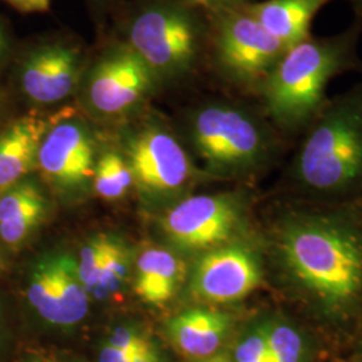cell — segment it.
Returning <instances> with one entry per match:
<instances>
[{"label":"cell","mask_w":362,"mask_h":362,"mask_svg":"<svg viewBox=\"0 0 362 362\" xmlns=\"http://www.w3.org/2000/svg\"><path fill=\"white\" fill-rule=\"evenodd\" d=\"M286 270L329 317H341L362 298V233L318 216L287 220L279 235Z\"/></svg>","instance_id":"cell-1"},{"label":"cell","mask_w":362,"mask_h":362,"mask_svg":"<svg viewBox=\"0 0 362 362\" xmlns=\"http://www.w3.org/2000/svg\"><path fill=\"white\" fill-rule=\"evenodd\" d=\"M361 27L332 37L309 38L286 50L259 94L272 119L286 130L310 125L322 110L333 78L358 65Z\"/></svg>","instance_id":"cell-2"},{"label":"cell","mask_w":362,"mask_h":362,"mask_svg":"<svg viewBox=\"0 0 362 362\" xmlns=\"http://www.w3.org/2000/svg\"><path fill=\"white\" fill-rule=\"evenodd\" d=\"M293 168L298 181L315 192H345L362 184V83L325 104Z\"/></svg>","instance_id":"cell-3"},{"label":"cell","mask_w":362,"mask_h":362,"mask_svg":"<svg viewBox=\"0 0 362 362\" xmlns=\"http://www.w3.org/2000/svg\"><path fill=\"white\" fill-rule=\"evenodd\" d=\"M189 139L208 170L221 176L254 172L269 163L275 149L272 132L259 117L221 101L194 110Z\"/></svg>","instance_id":"cell-4"},{"label":"cell","mask_w":362,"mask_h":362,"mask_svg":"<svg viewBox=\"0 0 362 362\" xmlns=\"http://www.w3.org/2000/svg\"><path fill=\"white\" fill-rule=\"evenodd\" d=\"M194 10L185 3L158 1L130 23L128 45L160 82L185 77L197 64L206 27Z\"/></svg>","instance_id":"cell-5"},{"label":"cell","mask_w":362,"mask_h":362,"mask_svg":"<svg viewBox=\"0 0 362 362\" xmlns=\"http://www.w3.org/2000/svg\"><path fill=\"white\" fill-rule=\"evenodd\" d=\"M286 50L246 6L214 15V61L233 85L259 93Z\"/></svg>","instance_id":"cell-6"},{"label":"cell","mask_w":362,"mask_h":362,"mask_svg":"<svg viewBox=\"0 0 362 362\" xmlns=\"http://www.w3.org/2000/svg\"><path fill=\"white\" fill-rule=\"evenodd\" d=\"M160 83L129 45L116 46L85 73L83 98L94 115L124 116L143 104Z\"/></svg>","instance_id":"cell-7"},{"label":"cell","mask_w":362,"mask_h":362,"mask_svg":"<svg viewBox=\"0 0 362 362\" xmlns=\"http://www.w3.org/2000/svg\"><path fill=\"white\" fill-rule=\"evenodd\" d=\"M26 298L39 320L57 329L81 324L90 305V296L78 274L77 259L65 252H50L33 263Z\"/></svg>","instance_id":"cell-8"},{"label":"cell","mask_w":362,"mask_h":362,"mask_svg":"<svg viewBox=\"0 0 362 362\" xmlns=\"http://www.w3.org/2000/svg\"><path fill=\"white\" fill-rule=\"evenodd\" d=\"M122 151L134 184L146 194L165 196L180 192L194 176L189 156L177 139L160 125H143L129 133Z\"/></svg>","instance_id":"cell-9"},{"label":"cell","mask_w":362,"mask_h":362,"mask_svg":"<svg viewBox=\"0 0 362 362\" xmlns=\"http://www.w3.org/2000/svg\"><path fill=\"white\" fill-rule=\"evenodd\" d=\"M95 143L88 125L74 116L52 118L39 145L37 169L55 189L73 194L93 182Z\"/></svg>","instance_id":"cell-10"},{"label":"cell","mask_w":362,"mask_h":362,"mask_svg":"<svg viewBox=\"0 0 362 362\" xmlns=\"http://www.w3.org/2000/svg\"><path fill=\"white\" fill-rule=\"evenodd\" d=\"M238 223L239 208L230 196L197 194L170 208L161 219V230L181 250L209 251L223 246Z\"/></svg>","instance_id":"cell-11"},{"label":"cell","mask_w":362,"mask_h":362,"mask_svg":"<svg viewBox=\"0 0 362 362\" xmlns=\"http://www.w3.org/2000/svg\"><path fill=\"white\" fill-rule=\"evenodd\" d=\"M255 255L240 246H220L207 251L196 263L191 293L209 303H230L247 297L260 284Z\"/></svg>","instance_id":"cell-12"},{"label":"cell","mask_w":362,"mask_h":362,"mask_svg":"<svg viewBox=\"0 0 362 362\" xmlns=\"http://www.w3.org/2000/svg\"><path fill=\"white\" fill-rule=\"evenodd\" d=\"M81 77V54L64 43L42 45L30 50L18 69L21 90L37 105L64 101L79 86Z\"/></svg>","instance_id":"cell-13"},{"label":"cell","mask_w":362,"mask_h":362,"mask_svg":"<svg viewBox=\"0 0 362 362\" xmlns=\"http://www.w3.org/2000/svg\"><path fill=\"white\" fill-rule=\"evenodd\" d=\"M233 317L211 308L185 309L167 322V337L181 356L194 361L219 353L231 332Z\"/></svg>","instance_id":"cell-14"},{"label":"cell","mask_w":362,"mask_h":362,"mask_svg":"<svg viewBox=\"0 0 362 362\" xmlns=\"http://www.w3.org/2000/svg\"><path fill=\"white\" fill-rule=\"evenodd\" d=\"M49 202L38 181L26 177L0 196V246L19 251L47 216Z\"/></svg>","instance_id":"cell-15"},{"label":"cell","mask_w":362,"mask_h":362,"mask_svg":"<svg viewBox=\"0 0 362 362\" xmlns=\"http://www.w3.org/2000/svg\"><path fill=\"white\" fill-rule=\"evenodd\" d=\"M49 122L27 115L0 132V196L37 169L39 145Z\"/></svg>","instance_id":"cell-16"},{"label":"cell","mask_w":362,"mask_h":362,"mask_svg":"<svg viewBox=\"0 0 362 362\" xmlns=\"http://www.w3.org/2000/svg\"><path fill=\"white\" fill-rule=\"evenodd\" d=\"M185 263L164 247H145L136 263L134 291L145 305H167L185 279Z\"/></svg>","instance_id":"cell-17"},{"label":"cell","mask_w":362,"mask_h":362,"mask_svg":"<svg viewBox=\"0 0 362 362\" xmlns=\"http://www.w3.org/2000/svg\"><path fill=\"white\" fill-rule=\"evenodd\" d=\"M332 0H263L246 8L286 49L310 37L311 23Z\"/></svg>","instance_id":"cell-18"},{"label":"cell","mask_w":362,"mask_h":362,"mask_svg":"<svg viewBox=\"0 0 362 362\" xmlns=\"http://www.w3.org/2000/svg\"><path fill=\"white\" fill-rule=\"evenodd\" d=\"M91 184L95 194L105 200H117L128 194L134 179L124 155L106 151L98 156Z\"/></svg>","instance_id":"cell-19"},{"label":"cell","mask_w":362,"mask_h":362,"mask_svg":"<svg viewBox=\"0 0 362 362\" xmlns=\"http://www.w3.org/2000/svg\"><path fill=\"white\" fill-rule=\"evenodd\" d=\"M130 254L128 247L112 236L103 264L95 276L90 297L106 300L117 294L129 278Z\"/></svg>","instance_id":"cell-20"},{"label":"cell","mask_w":362,"mask_h":362,"mask_svg":"<svg viewBox=\"0 0 362 362\" xmlns=\"http://www.w3.org/2000/svg\"><path fill=\"white\" fill-rule=\"evenodd\" d=\"M269 361L308 362L309 342L296 325L282 318L269 320Z\"/></svg>","instance_id":"cell-21"},{"label":"cell","mask_w":362,"mask_h":362,"mask_svg":"<svg viewBox=\"0 0 362 362\" xmlns=\"http://www.w3.org/2000/svg\"><path fill=\"white\" fill-rule=\"evenodd\" d=\"M269 320L250 325L238 338L231 353L233 362L269 361Z\"/></svg>","instance_id":"cell-22"},{"label":"cell","mask_w":362,"mask_h":362,"mask_svg":"<svg viewBox=\"0 0 362 362\" xmlns=\"http://www.w3.org/2000/svg\"><path fill=\"white\" fill-rule=\"evenodd\" d=\"M110 240H112V236L106 233L91 236L90 239L85 242V245L79 251L77 259L78 274H79L81 282L88 290L89 296L94 285L95 276L98 274V270L106 255V251L110 245Z\"/></svg>","instance_id":"cell-23"},{"label":"cell","mask_w":362,"mask_h":362,"mask_svg":"<svg viewBox=\"0 0 362 362\" xmlns=\"http://www.w3.org/2000/svg\"><path fill=\"white\" fill-rule=\"evenodd\" d=\"M104 344L110 345L117 349L129 351V353H140L151 349L156 345L155 341L149 334L145 333L140 326L136 325H119L115 327Z\"/></svg>","instance_id":"cell-24"},{"label":"cell","mask_w":362,"mask_h":362,"mask_svg":"<svg viewBox=\"0 0 362 362\" xmlns=\"http://www.w3.org/2000/svg\"><path fill=\"white\" fill-rule=\"evenodd\" d=\"M252 0H184L185 4L192 7L194 10H203L209 13L212 16L218 13L231 11L242 8L250 4Z\"/></svg>","instance_id":"cell-25"},{"label":"cell","mask_w":362,"mask_h":362,"mask_svg":"<svg viewBox=\"0 0 362 362\" xmlns=\"http://www.w3.org/2000/svg\"><path fill=\"white\" fill-rule=\"evenodd\" d=\"M136 354H139V353L124 351V350L117 349V348L104 344L103 348L98 351L97 362H130Z\"/></svg>","instance_id":"cell-26"},{"label":"cell","mask_w":362,"mask_h":362,"mask_svg":"<svg viewBox=\"0 0 362 362\" xmlns=\"http://www.w3.org/2000/svg\"><path fill=\"white\" fill-rule=\"evenodd\" d=\"M13 8L23 13H43L50 7L52 0H6Z\"/></svg>","instance_id":"cell-27"},{"label":"cell","mask_w":362,"mask_h":362,"mask_svg":"<svg viewBox=\"0 0 362 362\" xmlns=\"http://www.w3.org/2000/svg\"><path fill=\"white\" fill-rule=\"evenodd\" d=\"M130 362H167L160 348L156 345L151 349L141 351L133 357Z\"/></svg>","instance_id":"cell-28"},{"label":"cell","mask_w":362,"mask_h":362,"mask_svg":"<svg viewBox=\"0 0 362 362\" xmlns=\"http://www.w3.org/2000/svg\"><path fill=\"white\" fill-rule=\"evenodd\" d=\"M7 52H8V39H7L4 27L0 23V65L3 64Z\"/></svg>","instance_id":"cell-29"},{"label":"cell","mask_w":362,"mask_h":362,"mask_svg":"<svg viewBox=\"0 0 362 362\" xmlns=\"http://www.w3.org/2000/svg\"><path fill=\"white\" fill-rule=\"evenodd\" d=\"M194 362H233L231 360V354L228 351H221L219 353L208 357V358H203V360H197Z\"/></svg>","instance_id":"cell-30"},{"label":"cell","mask_w":362,"mask_h":362,"mask_svg":"<svg viewBox=\"0 0 362 362\" xmlns=\"http://www.w3.org/2000/svg\"><path fill=\"white\" fill-rule=\"evenodd\" d=\"M354 13L357 15V19H358V23L362 26V0H349ZM360 26V27H361Z\"/></svg>","instance_id":"cell-31"},{"label":"cell","mask_w":362,"mask_h":362,"mask_svg":"<svg viewBox=\"0 0 362 362\" xmlns=\"http://www.w3.org/2000/svg\"><path fill=\"white\" fill-rule=\"evenodd\" d=\"M26 362H59L55 358L47 357V356H34L31 358H28Z\"/></svg>","instance_id":"cell-32"},{"label":"cell","mask_w":362,"mask_h":362,"mask_svg":"<svg viewBox=\"0 0 362 362\" xmlns=\"http://www.w3.org/2000/svg\"><path fill=\"white\" fill-rule=\"evenodd\" d=\"M3 339H4V321H3V311L0 306V348L3 345Z\"/></svg>","instance_id":"cell-33"},{"label":"cell","mask_w":362,"mask_h":362,"mask_svg":"<svg viewBox=\"0 0 362 362\" xmlns=\"http://www.w3.org/2000/svg\"><path fill=\"white\" fill-rule=\"evenodd\" d=\"M1 248H3V247L0 246V272L3 270V255H1Z\"/></svg>","instance_id":"cell-34"},{"label":"cell","mask_w":362,"mask_h":362,"mask_svg":"<svg viewBox=\"0 0 362 362\" xmlns=\"http://www.w3.org/2000/svg\"><path fill=\"white\" fill-rule=\"evenodd\" d=\"M1 104H3V97H1V93H0V107H1Z\"/></svg>","instance_id":"cell-35"}]
</instances>
